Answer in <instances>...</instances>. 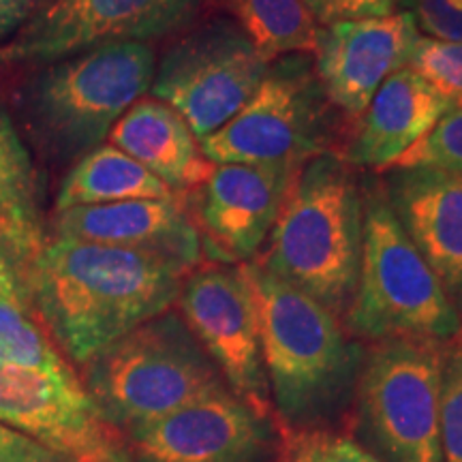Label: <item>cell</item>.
Returning a JSON list of instances; mask_svg holds the SVG:
<instances>
[{
  "label": "cell",
  "mask_w": 462,
  "mask_h": 462,
  "mask_svg": "<svg viewBox=\"0 0 462 462\" xmlns=\"http://www.w3.org/2000/svg\"><path fill=\"white\" fill-rule=\"evenodd\" d=\"M446 346L392 338L366 349L354 396L357 443L381 462H443L441 374Z\"/></svg>",
  "instance_id": "52a82bcc"
},
{
  "label": "cell",
  "mask_w": 462,
  "mask_h": 462,
  "mask_svg": "<svg viewBox=\"0 0 462 462\" xmlns=\"http://www.w3.org/2000/svg\"><path fill=\"white\" fill-rule=\"evenodd\" d=\"M20 291H22L20 281H17L14 265H11L7 255L0 251V298L14 296V293H20Z\"/></svg>",
  "instance_id": "1f68e13d"
},
{
  "label": "cell",
  "mask_w": 462,
  "mask_h": 462,
  "mask_svg": "<svg viewBox=\"0 0 462 462\" xmlns=\"http://www.w3.org/2000/svg\"><path fill=\"white\" fill-rule=\"evenodd\" d=\"M409 69L435 86L456 107L462 106V43L437 42L421 34Z\"/></svg>",
  "instance_id": "d4e9b609"
},
{
  "label": "cell",
  "mask_w": 462,
  "mask_h": 462,
  "mask_svg": "<svg viewBox=\"0 0 462 462\" xmlns=\"http://www.w3.org/2000/svg\"><path fill=\"white\" fill-rule=\"evenodd\" d=\"M204 0H37L24 26L0 45V67L24 69L97 45L150 43L190 26Z\"/></svg>",
  "instance_id": "30bf717a"
},
{
  "label": "cell",
  "mask_w": 462,
  "mask_h": 462,
  "mask_svg": "<svg viewBox=\"0 0 462 462\" xmlns=\"http://www.w3.org/2000/svg\"><path fill=\"white\" fill-rule=\"evenodd\" d=\"M407 3L409 0H304L319 28L398 14L396 9Z\"/></svg>",
  "instance_id": "83f0119b"
},
{
  "label": "cell",
  "mask_w": 462,
  "mask_h": 462,
  "mask_svg": "<svg viewBox=\"0 0 462 462\" xmlns=\"http://www.w3.org/2000/svg\"><path fill=\"white\" fill-rule=\"evenodd\" d=\"M420 37L411 11L319 28L313 65L332 106L360 118L379 86L409 67Z\"/></svg>",
  "instance_id": "9a60e30c"
},
{
  "label": "cell",
  "mask_w": 462,
  "mask_h": 462,
  "mask_svg": "<svg viewBox=\"0 0 462 462\" xmlns=\"http://www.w3.org/2000/svg\"><path fill=\"white\" fill-rule=\"evenodd\" d=\"M381 187L392 215L462 315V173L392 167Z\"/></svg>",
  "instance_id": "e0dca14e"
},
{
  "label": "cell",
  "mask_w": 462,
  "mask_h": 462,
  "mask_svg": "<svg viewBox=\"0 0 462 462\" xmlns=\"http://www.w3.org/2000/svg\"><path fill=\"white\" fill-rule=\"evenodd\" d=\"M0 366L48 373L75 371L45 332L22 291L0 298Z\"/></svg>",
  "instance_id": "603a6c76"
},
{
  "label": "cell",
  "mask_w": 462,
  "mask_h": 462,
  "mask_svg": "<svg viewBox=\"0 0 462 462\" xmlns=\"http://www.w3.org/2000/svg\"><path fill=\"white\" fill-rule=\"evenodd\" d=\"M99 418L120 437L229 390L180 313L165 310L79 368Z\"/></svg>",
  "instance_id": "5b68a950"
},
{
  "label": "cell",
  "mask_w": 462,
  "mask_h": 462,
  "mask_svg": "<svg viewBox=\"0 0 462 462\" xmlns=\"http://www.w3.org/2000/svg\"><path fill=\"white\" fill-rule=\"evenodd\" d=\"M0 421L73 462H109L125 443L97 413L78 371L0 366Z\"/></svg>",
  "instance_id": "5bb4252c"
},
{
  "label": "cell",
  "mask_w": 462,
  "mask_h": 462,
  "mask_svg": "<svg viewBox=\"0 0 462 462\" xmlns=\"http://www.w3.org/2000/svg\"><path fill=\"white\" fill-rule=\"evenodd\" d=\"M43 184L14 118L0 107V251L17 279L48 245Z\"/></svg>",
  "instance_id": "ffe728a7"
},
{
  "label": "cell",
  "mask_w": 462,
  "mask_h": 462,
  "mask_svg": "<svg viewBox=\"0 0 462 462\" xmlns=\"http://www.w3.org/2000/svg\"><path fill=\"white\" fill-rule=\"evenodd\" d=\"M133 462H270L279 435L231 390L201 398L123 435Z\"/></svg>",
  "instance_id": "7c38bea8"
},
{
  "label": "cell",
  "mask_w": 462,
  "mask_h": 462,
  "mask_svg": "<svg viewBox=\"0 0 462 462\" xmlns=\"http://www.w3.org/2000/svg\"><path fill=\"white\" fill-rule=\"evenodd\" d=\"M0 462H73L0 421Z\"/></svg>",
  "instance_id": "f546056e"
},
{
  "label": "cell",
  "mask_w": 462,
  "mask_h": 462,
  "mask_svg": "<svg viewBox=\"0 0 462 462\" xmlns=\"http://www.w3.org/2000/svg\"><path fill=\"white\" fill-rule=\"evenodd\" d=\"M240 268L259 310L270 402L289 429H328L354 404L366 346L326 306L257 262Z\"/></svg>",
  "instance_id": "3957f363"
},
{
  "label": "cell",
  "mask_w": 462,
  "mask_h": 462,
  "mask_svg": "<svg viewBox=\"0 0 462 462\" xmlns=\"http://www.w3.org/2000/svg\"><path fill=\"white\" fill-rule=\"evenodd\" d=\"M394 167H439L462 173V106L443 116Z\"/></svg>",
  "instance_id": "484cf974"
},
{
  "label": "cell",
  "mask_w": 462,
  "mask_h": 462,
  "mask_svg": "<svg viewBox=\"0 0 462 462\" xmlns=\"http://www.w3.org/2000/svg\"><path fill=\"white\" fill-rule=\"evenodd\" d=\"M107 137L178 195L198 189L215 170L187 120L159 99L133 103Z\"/></svg>",
  "instance_id": "d6986e66"
},
{
  "label": "cell",
  "mask_w": 462,
  "mask_h": 462,
  "mask_svg": "<svg viewBox=\"0 0 462 462\" xmlns=\"http://www.w3.org/2000/svg\"><path fill=\"white\" fill-rule=\"evenodd\" d=\"M364 245V184L338 152L306 161L255 262L345 319Z\"/></svg>",
  "instance_id": "277c9868"
},
{
  "label": "cell",
  "mask_w": 462,
  "mask_h": 462,
  "mask_svg": "<svg viewBox=\"0 0 462 462\" xmlns=\"http://www.w3.org/2000/svg\"><path fill=\"white\" fill-rule=\"evenodd\" d=\"M270 62L231 17L190 24L167 45L150 86L201 142L227 125L262 84Z\"/></svg>",
  "instance_id": "9c48e42d"
},
{
  "label": "cell",
  "mask_w": 462,
  "mask_h": 462,
  "mask_svg": "<svg viewBox=\"0 0 462 462\" xmlns=\"http://www.w3.org/2000/svg\"><path fill=\"white\" fill-rule=\"evenodd\" d=\"M180 317L217 364L236 396L268 415L270 392L265 379L259 310L240 265L195 268L182 282Z\"/></svg>",
  "instance_id": "8fae6325"
},
{
  "label": "cell",
  "mask_w": 462,
  "mask_h": 462,
  "mask_svg": "<svg viewBox=\"0 0 462 462\" xmlns=\"http://www.w3.org/2000/svg\"><path fill=\"white\" fill-rule=\"evenodd\" d=\"M173 190L112 143H101L69 167L58 187L54 212L133 199H167Z\"/></svg>",
  "instance_id": "44dd1931"
},
{
  "label": "cell",
  "mask_w": 462,
  "mask_h": 462,
  "mask_svg": "<svg viewBox=\"0 0 462 462\" xmlns=\"http://www.w3.org/2000/svg\"><path fill=\"white\" fill-rule=\"evenodd\" d=\"M109 462H133V460H131V456L126 454V449H123V452H118V454H116L114 458L109 460Z\"/></svg>",
  "instance_id": "d6a6232c"
},
{
  "label": "cell",
  "mask_w": 462,
  "mask_h": 462,
  "mask_svg": "<svg viewBox=\"0 0 462 462\" xmlns=\"http://www.w3.org/2000/svg\"><path fill=\"white\" fill-rule=\"evenodd\" d=\"M338 109L323 92L313 56L270 62L262 84L227 125L201 140L215 165H296L334 152Z\"/></svg>",
  "instance_id": "ba28073f"
},
{
  "label": "cell",
  "mask_w": 462,
  "mask_h": 462,
  "mask_svg": "<svg viewBox=\"0 0 462 462\" xmlns=\"http://www.w3.org/2000/svg\"><path fill=\"white\" fill-rule=\"evenodd\" d=\"M37 0H0V43H7L24 26Z\"/></svg>",
  "instance_id": "4dcf8cb0"
},
{
  "label": "cell",
  "mask_w": 462,
  "mask_h": 462,
  "mask_svg": "<svg viewBox=\"0 0 462 462\" xmlns=\"http://www.w3.org/2000/svg\"><path fill=\"white\" fill-rule=\"evenodd\" d=\"M441 456L462 462V343H449L441 374Z\"/></svg>",
  "instance_id": "4316f807"
},
{
  "label": "cell",
  "mask_w": 462,
  "mask_h": 462,
  "mask_svg": "<svg viewBox=\"0 0 462 462\" xmlns=\"http://www.w3.org/2000/svg\"><path fill=\"white\" fill-rule=\"evenodd\" d=\"M298 170L296 165H215L208 180L187 193L204 257L218 265L255 262Z\"/></svg>",
  "instance_id": "4fadbf2b"
},
{
  "label": "cell",
  "mask_w": 462,
  "mask_h": 462,
  "mask_svg": "<svg viewBox=\"0 0 462 462\" xmlns=\"http://www.w3.org/2000/svg\"><path fill=\"white\" fill-rule=\"evenodd\" d=\"M454 107L420 73L404 67L374 92L340 157L354 170H392Z\"/></svg>",
  "instance_id": "ac0fdd59"
},
{
  "label": "cell",
  "mask_w": 462,
  "mask_h": 462,
  "mask_svg": "<svg viewBox=\"0 0 462 462\" xmlns=\"http://www.w3.org/2000/svg\"><path fill=\"white\" fill-rule=\"evenodd\" d=\"M50 227L54 238L142 251L180 265L187 273L204 262L187 195L69 208L54 212Z\"/></svg>",
  "instance_id": "2e32d148"
},
{
  "label": "cell",
  "mask_w": 462,
  "mask_h": 462,
  "mask_svg": "<svg viewBox=\"0 0 462 462\" xmlns=\"http://www.w3.org/2000/svg\"><path fill=\"white\" fill-rule=\"evenodd\" d=\"M187 270L131 248L48 240L20 274V289L73 366L178 302Z\"/></svg>",
  "instance_id": "6da1fadb"
},
{
  "label": "cell",
  "mask_w": 462,
  "mask_h": 462,
  "mask_svg": "<svg viewBox=\"0 0 462 462\" xmlns=\"http://www.w3.org/2000/svg\"><path fill=\"white\" fill-rule=\"evenodd\" d=\"M223 5L268 62L293 54L313 56L319 24L304 0H223Z\"/></svg>",
  "instance_id": "7402d4cb"
},
{
  "label": "cell",
  "mask_w": 462,
  "mask_h": 462,
  "mask_svg": "<svg viewBox=\"0 0 462 462\" xmlns=\"http://www.w3.org/2000/svg\"><path fill=\"white\" fill-rule=\"evenodd\" d=\"M282 452L287 462H381L354 437L330 429H289L282 439Z\"/></svg>",
  "instance_id": "cb8c5ba5"
},
{
  "label": "cell",
  "mask_w": 462,
  "mask_h": 462,
  "mask_svg": "<svg viewBox=\"0 0 462 462\" xmlns=\"http://www.w3.org/2000/svg\"><path fill=\"white\" fill-rule=\"evenodd\" d=\"M356 338L435 340L462 334V315L392 215L383 187L364 184V245L357 287L345 315Z\"/></svg>",
  "instance_id": "8992f818"
},
{
  "label": "cell",
  "mask_w": 462,
  "mask_h": 462,
  "mask_svg": "<svg viewBox=\"0 0 462 462\" xmlns=\"http://www.w3.org/2000/svg\"><path fill=\"white\" fill-rule=\"evenodd\" d=\"M157 51L118 42L37 67L14 69L11 107L24 142L48 167L62 170L99 148L133 103L150 90Z\"/></svg>",
  "instance_id": "7a4b0ae2"
},
{
  "label": "cell",
  "mask_w": 462,
  "mask_h": 462,
  "mask_svg": "<svg viewBox=\"0 0 462 462\" xmlns=\"http://www.w3.org/2000/svg\"><path fill=\"white\" fill-rule=\"evenodd\" d=\"M420 32L437 42L462 43V7L448 0H409Z\"/></svg>",
  "instance_id": "f1b7e54d"
}]
</instances>
